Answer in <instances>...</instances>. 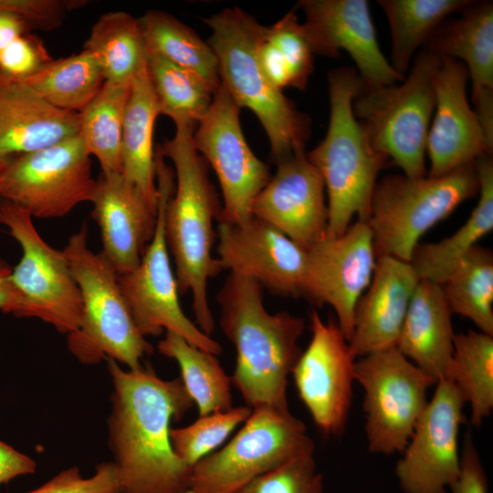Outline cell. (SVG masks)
I'll return each mask as SVG.
<instances>
[{
	"instance_id": "obj_1",
	"label": "cell",
	"mask_w": 493,
	"mask_h": 493,
	"mask_svg": "<svg viewBox=\"0 0 493 493\" xmlns=\"http://www.w3.org/2000/svg\"><path fill=\"white\" fill-rule=\"evenodd\" d=\"M113 392L110 445L121 493H186L190 467L174 454L170 424L194 406L181 378L150 367L123 370L108 358Z\"/></svg>"
},
{
	"instance_id": "obj_2",
	"label": "cell",
	"mask_w": 493,
	"mask_h": 493,
	"mask_svg": "<svg viewBox=\"0 0 493 493\" xmlns=\"http://www.w3.org/2000/svg\"><path fill=\"white\" fill-rule=\"evenodd\" d=\"M216 300L220 327L236 352L232 385L252 409L289 410L288 380L302 353L298 342L304 319L286 310L269 313L263 288L234 272H229Z\"/></svg>"
},
{
	"instance_id": "obj_3",
	"label": "cell",
	"mask_w": 493,
	"mask_h": 493,
	"mask_svg": "<svg viewBox=\"0 0 493 493\" xmlns=\"http://www.w3.org/2000/svg\"><path fill=\"white\" fill-rule=\"evenodd\" d=\"M175 133L159 144L174 167L176 184L164 210V233L175 266L180 294L192 293L196 325L210 336L215 320L207 295L208 280L222 270L212 255L222 205L208 176V164L193 143L194 123L173 121Z\"/></svg>"
},
{
	"instance_id": "obj_4",
	"label": "cell",
	"mask_w": 493,
	"mask_h": 493,
	"mask_svg": "<svg viewBox=\"0 0 493 493\" xmlns=\"http://www.w3.org/2000/svg\"><path fill=\"white\" fill-rule=\"evenodd\" d=\"M202 20L212 31L207 43L215 54L221 84L240 109L257 116L274 163L305 151L310 117L271 83L258 59L265 26L239 7L225 8Z\"/></svg>"
},
{
	"instance_id": "obj_5",
	"label": "cell",
	"mask_w": 493,
	"mask_h": 493,
	"mask_svg": "<svg viewBox=\"0 0 493 493\" xmlns=\"http://www.w3.org/2000/svg\"><path fill=\"white\" fill-rule=\"evenodd\" d=\"M330 120L326 135L309 161L320 172L328 196L327 236L346 232L353 216L367 222L374 186L391 161L372 144L352 110L360 86L355 68L341 67L328 73Z\"/></svg>"
},
{
	"instance_id": "obj_6",
	"label": "cell",
	"mask_w": 493,
	"mask_h": 493,
	"mask_svg": "<svg viewBox=\"0 0 493 493\" xmlns=\"http://www.w3.org/2000/svg\"><path fill=\"white\" fill-rule=\"evenodd\" d=\"M84 223L62 250L82 299L79 329L68 334L69 351L82 363L108 358L128 366L142 367L153 347L137 329L118 282V274L102 252L88 247Z\"/></svg>"
},
{
	"instance_id": "obj_7",
	"label": "cell",
	"mask_w": 493,
	"mask_h": 493,
	"mask_svg": "<svg viewBox=\"0 0 493 493\" xmlns=\"http://www.w3.org/2000/svg\"><path fill=\"white\" fill-rule=\"evenodd\" d=\"M441 61L442 58L422 48L400 84L370 87L360 82L353 98V114L372 146L409 177L427 174L426 141Z\"/></svg>"
},
{
	"instance_id": "obj_8",
	"label": "cell",
	"mask_w": 493,
	"mask_h": 493,
	"mask_svg": "<svg viewBox=\"0 0 493 493\" xmlns=\"http://www.w3.org/2000/svg\"><path fill=\"white\" fill-rule=\"evenodd\" d=\"M478 193L475 163L441 176H383L374 186L367 220L376 257L410 262L420 238Z\"/></svg>"
},
{
	"instance_id": "obj_9",
	"label": "cell",
	"mask_w": 493,
	"mask_h": 493,
	"mask_svg": "<svg viewBox=\"0 0 493 493\" xmlns=\"http://www.w3.org/2000/svg\"><path fill=\"white\" fill-rule=\"evenodd\" d=\"M314 449L306 425L289 410L254 408L226 446L190 468L186 493H234Z\"/></svg>"
},
{
	"instance_id": "obj_10",
	"label": "cell",
	"mask_w": 493,
	"mask_h": 493,
	"mask_svg": "<svg viewBox=\"0 0 493 493\" xmlns=\"http://www.w3.org/2000/svg\"><path fill=\"white\" fill-rule=\"evenodd\" d=\"M155 178L158 206L154 235L139 265L130 272L118 275V282L133 321L144 337L173 332L191 345L219 355L218 341L203 332L184 312L175 275L164 233V210L174 191V172L155 151Z\"/></svg>"
},
{
	"instance_id": "obj_11",
	"label": "cell",
	"mask_w": 493,
	"mask_h": 493,
	"mask_svg": "<svg viewBox=\"0 0 493 493\" xmlns=\"http://www.w3.org/2000/svg\"><path fill=\"white\" fill-rule=\"evenodd\" d=\"M354 380L363 390L365 434L371 453H402L435 381L391 347L360 357Z\"/></svg>"
},
{
	"instance_id": "obj_12",
	"label": "cell",
	"mask_w": 493,
	"mask_h": 493,
	"mask_svg": "<svg viewBox=\"0 0 493 493\" xmlns=\"http://www.w3.org/2000/svg\"><path fill=\"white\" fill-rule=\"evenodd\" d=\"M32 218L22 207L0 200V224L7 227L23 251L11 274L23 299L21 317L40 319L68 335L80 324V290L63 251L42 238Z\"/></svg>"
},
{
	"instance_id": "obj_13",
	"label": "cell",
	"mask_w": 493,
	"mask_h": 493,
	"mask_svg": "<svg viewBox=\"0 0 493 493\" xmlns=\"http://www.w3.org/2000/svg\"><path fill=\"white\" fill-rule=\"evenodd\" d=\"M95 186L79 134L19 156L0 171V198L37 218L62 217L91 202Z\"/></svg>"
},
{
	"instance_id": "obj_14",
	"label": "cell",
	"mask_w": 493,
	"mask_h": 493,
	"mask_svg": "<svg viewBox=\"0 0 493 493\" xmlns=\"http://www.w3.org/2000/svg\"><path fill=\"white\" fill-rule=\"evenodd\" d=\"M240 108L221 84L209 110L198 121L193 143L215 171L223 194L218 223L242 224L251 218V204L271 174L246 142Z\"/></svg>"
},
{
	"instance_id": "obj_15",
	"label": "cell",
	"mask_w": 493,
	"mask_h": 493,
	"mask_svg": "<svg viewBox=\"0 0 493 493\" xmlns=\"http://www.w3.org/2000/svg\"><path fill=\"white\" fill-rule=\"evenodd\" d=\"M311 338L291 375L299 397L326 435H341L352 401L356 357L333 320L310 313Z\"/></svg>"
},
{
	"instance_id": "obj_16",
	"label": "cell",
	"mask_w": 493,
	"mask_h": 493,
	"mask_svg": "<svg viewBox=\"0 0 493 493\" xmlns=\"http://www.w3.org/2000/svg\"><path fill=\"white\" fill-rule=\"evenodd\" d=\"M466 404L448 379L435 383L395 467L404 493H446L460 471L458 432Z\"/></svg>"
},
{
	"instance_id": "obj_17",
	"label": "cell",
	"mask_w": 493,
	"mask_h": 493,
	"mask_svg": "<svg viewBox=\"0 0 493 493\" xmlns=\"http://www.w3.org/2000/svg\"><path fill=\"white\" fill-rule=\"evenodd\" d=\"M376 259L369 225L358 219L342 235L325 236L308 250L303 298L320 308L331 306L348 342L356 304L371 283Z\"/></svg>"
},
{
	"instance_id": "obj_18",
	"label": "cell",
	"mask_w": 493,
	"mask_h": 493,
	"mask_svg": "<svg viewBox=\"0 0 493 493\" xmlns=\"http://www.w3.org/2000/svg\"><path fill=\"white\" fill-rule=\"evenodd\" d=\"M215 236L223 269L250 278L277 296H304L308 251L280 231L251 216L242 224L218 223Z\"/></svg>"
},
{
	"instance_id": "obj_19",
	"label": "cell",
	"mask_w": 493,
	"mask_h": 493,
	"mask_svg": "<svg viewBox=\"0 0 493 493\" xmlns=\"http://www.w3.org/2000/svg\"><path fill=\"white\" fill-rule=\"evenodd\" d=\"M298 6L313 54L336 58L346 51L360 82L370 87L404 80L382 52L367 0H302Z\"/></svg>"
},
{
	"instance_id": "obj_20",
	"label": "cell",
	"mask_w": 493,
	"mask_h": 493,
	"mask_svg": "<svg viewBox=\"0 0 493 493\" xmlns=\"http://www.w3.org/2000/svg\"><path fill=\"white\" fill-rule=\"evenodd\" d=\"M276 165V173L251 204V215L308 251L326 236L328 206L324 181L305 151Z\"/></svg>"
},
{
	"instance_id": "obj_21",
	"label": "cell",
	"mask_w": 493,
	"mask_h": 493,
	"mask_svg": "<svg viewBox=\"0 0 493 493\" xmlns=\"http://www.w3.org/2000/svg\"><path fill=\"white\" fill-rule=\"evenodd\" d=\"M468 79L462 62L442 58L435 79V106L426 141L429 176H441L474 163L484 153L492 155L493 148L467 100Z\"/></svg>"
},
{
	"instance_id": "obj_22",
	"label": "cell",
	"mask_w": 493,
	"mask_h": 493,
	"mask_svg": "<svg viewBox=\"0 0 493 493\" xmlns=\"http://www.w3.org/2000/svg\"><path fill=\"white\" fill-rule=\"evenodd\" d=\"M459 14L446 20L423 48L465 65L472 84V109L493 148V3L471 1Z\"/></svg>"
},
{
	"instance_id": "obj_23",
	"label": "cell",
	"mask_w": 493,
	"mask_h": 493,
	"mask_svg": "<svg viewBox=\"0 0 493 493\" xmlns=\"http://www.w3.org/2000/svg\"><path fill=\"white\" fill-rule=\"evenodd\" d=\"M92 217L102 240V254L118 275L134 269L152 240L157 212L121 173L96 180Z\"/></svg>"
},
{
	"instance_id": "obj_24",
	"label": "cell",
	"mask_w": 493,
	"mask_h": 493,
	"mask_svg": "<svg viewBox=\"0 0 493 493\" xmlns=\"http://www.w3.org/2000/svg\"><path fill=\"white\" fill-rule=\"evenodd\" d=\"M419 280L410 262L377 257L371 283L354 309L349 345L356 358L395 347Z\"/></svg>"
},
{
	"instance_id": "obj_25",
	"label": "cell",
	"mask_w": 493,
	"mask_h": 493,
	"mask_svg": "<svg viewBox=\"0 0 493 493\" xmlns=\"http://www.w3.org/2000/svg\"><path fill=\"white\" fill-rule=\"evenodd\" d=\"M79 131V113L54 107L24 80L0 73V171Z\"/></svg>"
},
{
	"instance_id": "obj_26",
	"label": "cell",
	"mask_w": 493,
	"mask_h": 493,
	"mask_svg": "<svg viewBox=\"0 0 493 493\" xmlns=\"http://www.w3.org/2000/svg\"><path fill=\"white\" fill-rule=\"evenodd\" d=\"M452 315L441 285L420 279L395 345L435 383L448 378L455 337Z\"/></svg>"
},
{
	"instance_id": "obj_27",
	"label": "cell",
	"mask_w": 493,
	"mask_h": 493,
	"mask_svg": "<svg viewBox=\"0 0 493 493\" xmlns=\"http://www.w3.org/2000/svg\"><path fill=\"white\" fill-rule=\"evenodd\" d=\"M161 114L146 64L131 81L121 142V173L157 212L158 189L155 184L153 129Z\"/></svg>"
},
{
	"instance_id": "obj_28",
	"label": "cell",
	"mask_w": 493,
	"mask_h": 493,
	"mask_svg": "<svg viewBox=\"0 0 493 493\" xmlns=\"http://www.w3.org/2000/svg\"><path fill=\"white\" fill-rule=\"evenodd\" d=\"M479 198L465 224L452 236L436 243L418 244L412 258L419 279L442 284L478 240L493 230V159L484 153L475 162Z\"/></svg>"
},
{
	"instance_id": "obj_29",
	"label": "cell",
	"mask_w": 493,
	"mask_h": 493,
	"mask_svg": "<svg viewBox=\"0 0 493 493\" xmlns=\"http://www.w3.org/2000/svg\"><path fill=\"white\" fill-rule=\"evenodd\" d=\"M471 0H378L387 18L392 39L390 64L405 77L418 49L453 14Z\"/></svg>"
},
{
	"instance_id": "obj_30",
	"label": "cell",
	"mask_w": 493,
	"mask_h": 493,
	"mask_svg": "<svg viewBox=\"0 0 493 493\" xmlns=\"http://www.w3.org/2000/svg\"><path fill=\"white\" fill-rule=\"evenodd\" d=\"M147 53L158 54L199 77L214 92L221 85L215 52L171 14L149 10L139 18Z\"/></svg>"
},
{
	"instance_id": "obj_31",
	"label": "cell",
	"mask_w": 493,
	"mask_h": 493,
	"mask_svg": "<svg viewBox=\"0 0 493 493\" xmlns=\"http://www.w3.org/2000/svg\"><path fill=\"white\" fill-rule=\"evenodd\" d=\"M98 61L105 81L130 84L147 62L139 18L124 11L103 14L94 23L84 48Z\"/></svg>"
},
{
	"instance_id": "obj_32",
	"label": "cell",
	"mask_w": 493,
	"mask_h": 493,
	"mask_svg": "<svg viewBox=\"0 0 493 493\" xmlns=\"http://www.w3.org/2000/svg\"><path fill=\"white\" fill-rule=\"evenodd\" d=\"M447 379L469 404L470 425L479 427L493 409V336L473 330L455 333Z\"/></svg>"
},
{
	"instance_id": "obj_33",
	"label": "cell",
	"mask_w": 493,
	"mask_h": 493,
	"mask_svg": "<svg viewBox=\"0 0 493 493\" xmlns=\"http://www.w3.org/2000/svg\"><path fill=\"white\" fill-rule=\"evenodd\" d=\"M158 351L174 360L181 371V380L198 408L199 416L233 407L231 379L216 355L188 343L181 336L165 331Z\"/></svg>"
},
{
	"instance_id": "obj_34",
	"label": "cell",
	"mask_w": 493,
	"mask_h": 493,
	"mask_svg": "<svg viewBox=\"0 0 493 493\" xmlns=\"http://www.w3.org/2000/svg\"><path fill=\"white\" fill-rule=\"evenodd\" d=\"M130 86L105 81L79 112V134L88 153L100 162L103 174L121 173L123 120Z\"/></svg>"
},
{
	"instance_id": "obj_35",
	"label": "cell",
	"mask_w": 493,
	"mask_h": 493,
	"mask_svg": "<svg viewBox=\"0 0 493 493\" xmlns=\"http://www.w3.org/2000/svg\"><path fill=\"white\" fill-rule=\"evenodd\" d=\"M24 81L54 107L79 113L99 93L105 79L96 58L83 49L52 59Z\"/></svg>"
},
{
	"instance_id": "obj_36",
	"label": "cell",
	"mask_w": 493,
	"mask_h": 493,
	"mask_svg": "<svg viewBox=\"0 0 493 493\" xmlns=\"http://www.w3.org/2000/svg\"><path fill=\"white\" fill-rule=\"evenodd\" d=\"M453 314L493 336V253L476 245L441 284Z\"/></svg>"
},
{
	"instance_id": "obj_37",
	"label": "cell",
	"mask_w": 493,
	"mask_h": 493,
	"mask_svg": "<svg viewBox=\"0 0 493 493\" xmlns=\"http://www.w3.org/2000/svg\"><path fill=\"white\" fill-rule=\"evenodd\" d=\"M147 71L161 114L198 123L209 110L215 92L193 72L155 53H147Z\"/></svg>"
},
{
	"instance_id": "obj_38",
	"label": "cell",
	"mask_w": 493,
	"mask_h": 493,
	"mask_svg": "<svg viewBox=\"0 0 493 493\" xmlns=\"http://www.w3.org/2000/svg\"><path fill=\"white\" fill-rule=\"evenodd\" d=\"M248 405L232 407L198 418L186 426L171 428L170 440L174 454L190 468L213 453L233 431L252 414Z\"/></svg>"
},
{
	"instance_id": "obj_39",
	"label": "cell",
	"mask_w": 493,
	"mask_h": 493,
	"mask_svg": "<svg viewBox=\"0 0 493 493\" xmlns=\"http://www.w3.org/2000/svg\"><path fill=\"white\" fill-rule=\"evenodd\" d=\"M266 37L280 51L288 69L290 87L304 90L313 72V51L296 10L266 26Z\"/></svg>"
},
{
	"instance_id": "obj_40",
	"label": "cell",
	"mask_w": 493,
	"mask_h": 493,
	"mask_svg": "<svg viewBox=\"0 0 493 493\" xmlns=\"http://www.w3.org/2000/svg\"><path fill=\"white\" fill-rule=\"evenodd\" d=\"M323 476L314 453L296 457L267 472L234 493H322Z\"/></svg>"
},
{
	"instance_id": "obj_41",
	"label": "cell",
	"mask_w": 493,
	"mask_h": 493,
	"mask_svg": "<svg viewBox=\"0 0 493 493\" xmlns=\"http://www.w3.org/2000/svg\"><path fill=\"white\" fill-rule=\"evenodd\" d=\"M27 493H121V486L116 465L103 462L91 477H82L79 468L72 467Z\"/></svg>"
},
{
	"instance_id": "obj_42",
	"label": "cell",
	"mask_w": 493,
	"mask_h": 493,
	"mask_svg": "<svg viewBox=\"0 0 493 493\" xmlns=\"http://www.w3.org/2000/svg\"><path fill=\"white\" fill-rule=\"evenodd\" d=\"M52 59L42 40L31 32L26 33L0 51V73L24 80Z\"/></svg>"
},
{
	"instance_id": "obj_43",
	"label": "cell",
	"mask_w": 493,
	"mask_h": 493,
	"mask_svg": "<svg viewBox=\"0 0 493 493\" xmlns=\"http://www.w3.org/2000/svg\"><path fill=\"white\" fill-rule=\"evenodd\" d=\"M80 0H0V10L12 13L32 30L59 27L68 12L83 6Z\"/></svg>"
},
{
	"instance_id": "obj_44",
	"label": "cell",
	"mask_w": 493,
	"mask_h": 493,
	"mask_svg": "<svg viewBox=\"0 0 493 493\" xmlns=\"http://www.w3.org/2000/svg\"><path fill=\"white\" fill-rule=\"evenodd\" d=\"M451 493H488V478L470 431H467L460 452V471L450 485Z\"/></svg>"
},
{
	"instance_id": "obj_45",
	"label": "cell",
	"mask_w": 493,
	"mask_h": 493,
	"mask_svg": "<svg viewBox=\"0 0 493 493\" xmlns=\"http://www.w3.org/2000/svg\"><path fill=\"white\" fill-rule=\"evenodd\" d=\"M257 55L262 68L275 87L281 90L290 87L287 64L278 48L266 37L265 29L258 44Z\"/></svg>"
},
{
	"instance_id": "obj_46",
	"label": "cell",
	"mask_w": 493,
	"mask_h": 493,
	"mask_svg": "<svg viewBox=\"0 0 493 493\" xmlns=\"http://www.w3.org/2000/svg\"><path fill=\"white\" fill-rule=\"evenodd\" d=\"M36 467L31 457L0 440V485L16 477L33 474Z\"/></svg>"
},
{
	"instance_id": "obj_47",
	"label": "cell",
	"mask_w": 493,
	"mask_h": 493,
	"mask_svg": "<svg viewBox=\"0 0 493 493\" xmlns=\"http://www.w3.org/2000/svg\"><path fill=\"white\" fill-rule=\"evenodd\" d=\"M12 267L0 259V310L21 317L23 299L11 279Z\"/></svg>"
},
{
	"instance_id": "obj_48",
	"label": "cell",
	"mask_w": 493,
	"mask_h": 493,
	"mask_svg": "<svg viewBox=\"0 0 493 493\" xmlns=\"http://www.w3.org/2000/svg\"><path fill=\"white\" fill-rule=\"evenodd\" d=\"M30 32L31 29L21 18L0 10V51L16 37Z\"/></svg>"
}]
</instances>
